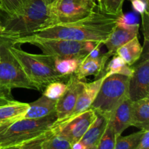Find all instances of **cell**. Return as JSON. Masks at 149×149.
Listing matches in <instances>:
<instances>
[{
  "label": "cell",
  "mask_w": 149,
  "mask_h": 149,
  "mask_svg": "<svg viewBox=\"0 0 149 149\" xmlns=\"http://www.w3.org/2000/svg\"><path fill=\"white\" fill-rule=\"evenodd\" d=\"M125 0H102L97 6V10L106 14L119 16L123 13L122 7Z\"/></svg>",
  "instance_id": "obj_26"
},
{
  "label": "cell",
  "mask_w": 149,
  "mask_h": 149,
  "mask_svg": "<svg viewBox=\"0 0 149 149\" xmlns=\"http://www.w3.org/2000/svg\"><path fill=\"white\" fill-rule=\"evenodd\" d=\"M2 31H3V27H2V26L0 24V33H1Z\"/></svg>",
  "instance_id": "obj_37"
},
{
  "label": "cell",
  "mask_w": 149,
  "mask_h": 149,
  "mask_svg": "<svg viewBox=\"0 0 149 149\" xmlns=\"http://www.w3.org/2000/svg\"><path fill=\"white\" fill-rule=\"evenodd\" d=\"M57 100H51L42 95L33 103H29V108L23 115V119H39L55 112Z\"/></svg>",
  "instance_id": "obj_18"
},
{
  "label": "cell",
  "mask_w": 149,
  "mask_h": 149,
  "mask_svg": "<svg viewBox=\"0 0 149 149\" xmlns=\"http://www.w3.org/2000/svg\"><path fill=\"white\" fill-rule=\"evenodd\" d=\"M56 23L50 6L43 0H26L20 14L14 17L7 16L0 37L26 36Z\"/></svg>",
  "instance_id": "obj_2"
},
{
  "label": "cell",
  "mask_w": 149,
  "mask_h": 149,
  "mask_svg": "<svg viewBox=\"0 0 149 149\" xmlns=\"http://www.w3.org/2000/svg\"><path fill=\"white\" fill-rule=\"evenodd\" d=\"M0 84L10 89L36 90L7 47V40L0 37Z\"/></svg>",
  "instance_id": "obj_7"
},
{
  "label": "cell",
  "mask_w": 149,
  "mask_h": 149,
  "mask_svg": "<svg viewBox=\"0 0 149 149\" xmlns=\"http://www.w3.org/2000/svg\"><path fill=\"white\" fill-rule=\"evenodd\" d=\"M2 11V10H1V4H0V13Z\"/></svg>",
  "instance_id": "obj_39"
},
{
  "label": "cell",
  "mask_w": 149,
  "mask_h": 149,
  "mask_svg": "<svg viewBox=\"0 0 149 149\" xmlns=\"http://www.w3.org/2000/svg\"><path fill=\"white\" fill-rule=\"evenodd\" d=\"M7 47L36 90H42L49 83L65 79L55 71L54 57L45 54L29 53L12 45L8 40Z\"/></svg>",
  "instance_id": "obj_3"
},
{
  "label": "cell",
  "mask_w": 149,
  "mask_h": 149,
  "mask_svg": "<svg viewBox=\"0 0 149 149\" xmlns=\"http://www.w3.org/2000/svg\"><path fill=\"white\" fill-rule=\"evenodd\" d=\"M95 118L96 113L90 109L71 119L55 122L49 131L64 138L72 145L81 140Z\"/></svg>",
  "instance_id": "obj_10"
},
{
  "label": "cell",
  "mask_w": 149,
  "mask_h": 149,
  "mask_svg": "<svg viewBox=\"0 0 149 149\" xmlns=\"http://www.w3.org/2000/svg\"><path fill=\"white\" fill-rule=\"evenodd\" d=\"M84 84V81L79 79L74 74L69 77L66 84V91L63 95L56 101L55 112L57 122L65 119L72 111Z\"/></svg>",
  "instance_id": "obj_11"
},
{
  "label": "cell",
  "mask_w": 149,
  "mask_h": 149,
  "mask_svg": "<svg viewBox=\"0 0 149 149\" xmlns=\"http://www.w3.org/2000/svg\"><path fill=\"white\" fill-rule=\"evenodd\" d=\"M132 119V101L129 97L124 100L115 109L109 122L111 125L116 137L131 126Z\"/></svg>",
  "instance_id": "obj_14"
},
{
  "label": "cell",
  "mask_w": 149,
  "mask_h": 149,
  "mask_svg": "<svg viewBox=\"0 0 149 149\" xmlns=\"http://www.w3.org/2000/svg\"><path fill=\"white\" fill-rule=\"evenodd\" d=\"M135 149H149V130L144 131L141 141Z\"/></svg>",
  "instance_id": "obj_32"
},
{
  "label": "cell",
  "mask_w": 149,
  "mask_h": 149,
  "mask_svg": "<svg viewBox=\"0 0 149 149\" xmlns=\"http://www.w3.org/2000/svg\"><path fill=\"white\" fill-rule=\"evenodd\" d=\"M138 31L139 28L127 29L115 26L107 40L104 42V45L107 47L108 53L111 56L114 55L118 48L138 36Z\"/></svg>",
  "instance_id": "obj_16"
},
{
  "label": "cell",
  "mask_w": 149,
  "mask_h": 149,
  "mask_svg": "<svg viewBox=\"0 0 149 149\" xmlns=\"http://www.w3.org/2000/svg\"><path fill=\"white\" fill-rule=\"evenodd\" d=\"M87 149H95V148H87Z\"/></svg>",
  "instance_id": "obj_41"
},
{
  "label": "cell",
  "mask_w": 149,
  "mask_h": 149,
  "mask_svg": "<svg viewBox=\"0 0 149 149\" xmlns=\"http://www.w3.org/2000/svg\"><path fill=\"white\" fill-rule=\"evenodd\" d=\"M29 108V103L13 101L0 106V125L13 123L22 119Z\"/></svg>",
  "instance_id": "obj_19"
},
{
  "label": "cell",
  "mask_w": 149,
  "mask_h": 149,
  "mask_svg": "<svg viewBox=\"0 0 149 149\" xmlns=\"http://www.w3.org/2000/svg\"><path fill=\"white\" fill-rule=\"evenodd\" d=\"M81 60L77 58H55L54 67L60 75L66 79L75 74Z\"/></svg>",
  "instance_id": "obj_21"
},
{
  "label": "cell",
  "mask_w": 149,
  "mask_h": 149,
  "mask_svg": "<svg viewBox=\"0 0 149 149\" xmlns=\"http://www.w3.org/2000/svg\"><path fill=\"white\" fill-rule=\"evenodd\" d=\"M111 55L108 52L102 53L97 58L86 56L81 60L79 66L74 75L79 80H84L90 76L95 78H100L105 75V68Z\"/></svg>",
  "instance_id": "obj_12"
},
{
  "label": "cell",
  "mask_w": 149,
  "mask_h": 149,
  "mask_svg": "<svg viewBox=\"0 0 149 149\" xmlns=\"http://www.w3.org/2000/svg\"><path fill=\"white\" fill-rule=\"evenodd\" d=\"M133 10L141 15L148 13V4L142 0H130Z\"/></svg>",
  "instance_id": "obj_31"
},
{
  "label": "cell",
  "mask_w": 149,
  "mask_h": 149,
  "mask_svg": "<svg viewBox=\"0 0 149 149\" xmlns=\"http://www.w3.org/2000/svg\"><path fill=\"white\" fill-rule=\"evenodd\" d=\"M117 17L95 10L87 17L77 21L57 23L23 36L78 42L93 41L104 44L116 26Z\"/></svg>",
  "instance_id": "obj_1"
},
{
  "label": "cell",
  "mask_w": 149,
  "mask_h": 149,
  "mask_svg": "<svg viewBox=\"0 0 149 149\" xmlns=\"http://www.w3.org/2000/svg\"><path fill=\"white\" fill-rule=\"evenodd\" d=\"M18 149H19V148H18Z\"/></svg>",
  "instance_id": "obj_42"
},
{
  "label": "cell",
  "mask_w": 149,
  "mask_h": 149,
  "mask_svg": "<svg viewBox=\"0 0 149 149\" xmlns=\"http://www.w3.org/2000/svg\"><path fill=\"white\" fill-rule=\"evenodd\" d=\"M67 90V84L62 81H55L49 83L45 87L42 95L51 100H58Z\"/></svg>",
  "instance_id": "obj_25"
},
{
  "label": "cell",
  "mask_w": 149,
  "mask_h": 149,
  "mask_svg": "<svg viewBox=\"0 0 149 149\" xmlns=\"http://www.w3.org/2000/svg\"><path fill=\"white\" fill-rule=\"evenodd\" d=\"M57 120L56 112L39 119H23L0 125V148L19 146L41 136L50 130Z\"/></svg>",
  "instance_id": "obj_4"
},
{
  "label": "cell",
  "mask_w": 149,
  "mask_h": 149,
  "mask_svg": "<svg viewBox=\"0 0 149 149\" xmlns=\"http://www.w3.org/2000/svg\"><path fill=\"white\" fill-rule=\"evenodd\" d=\"M42 146V149H71L69 141L49 130L45 135Z\"/></svg>",
  "instance_id": "obj_23"
},
{
  "label": "cell",
  "mask_w": 149,
  "mask_h": 149,
  "mask_svg": "<svg viewBox=\"0 0 149 149\" xmlns=\"http://www.w3.org/2000/svg\"><path fill=\"white\" fill-rule=\"evenodd\" d=\"M134 65L130 77L128 96L131 101L149 97V39H144L140 59Z\"/></svg>",
  "instance_id": "obj_8"
},
{
  "label": "cell",
  "mask_w": 149,
  "mask_h": 149,
  "mask_svg": "<svg viewBox=\"0 0 149 149\" xmlns=\"http://www.w3.org/2000/svg\"><path fill=\"white\" fill-rule=\"evenodd\" d=\"M129 80L130 77L121 74L105 77L90 109L110 119L118 106L129 97Z\"/></svg>",
  "instance_id": "obj_6"
},
{
  "label": "cell",
  "mask_w": 149,
  "mask_h": 149,
  "mask_svg": "<svg viewBox=\"0 0 149 149\" xmlns=\"http://www.w3.org/2000/svg\"><path fill=\"white\" fill-rule=\"evenodd\" d=\"M104 78L105 77L103 76L100 78L95 79L93 82L85 83L81 93L79 95L77 101L72 111L70 113V114L65 119L58 121V122L71 119V118L80 114L82 112L90 109L92 103L94 101L96 95L98 93L99 89H100V85H101ZM55 122H57V121H55Z\"/></svg>",
  "instance_id": "obj_13"
},
{
  "label": "cell",
  "mask_w": 149,
  "mask_h": 149,
  "mask_svg": "<svg viewBox=\"0 0 149 149\" xmlns=\"http://www.w3.org/2000/svg\"><path fill=\"white\" fill-rule=\"evenodd\" d=\"M142 1H145L146 3L147 4H148V0H142Z\"/></svg>",
  "instance_id": "obj_38"
},
{
  "label": "cell",
  "mask_w": 149,
  "mask_h": 149,
  "mask_svg": "<svg viewBox=\"0 0 149 149\" xmlns=\"http://www.w3.org/2000/svg\"><path fill=\"white\" fill-rule=\"evenodd\" d=\"M19 146H12V147H5V148H0V149H18Z\"/></svg>",
  "instance_id": "obj_36"
},
{
  "label": "cell",
  "mask_w": 149,
  "mask_h": 149,
  "mask_svg": "<svg viewBox=\"0 0 149 149\" xmlns=\"http://www.w3.org/2000/svg\"><path fill=\"white\" fill-rule=\"evenodd\" d=\"M131 126L149 130V97L132 101Z\"/></svg>",
  "instance_id": "obj_17"
},
{
  "label": "cell",
  "mask_w": 149,
  "mask_h": 149,
  "mask_svg": "<svg viewBox=\"0 0 149 149\" xmlns=\"http://www.w3.org/2000/svg\"><path fill=\"white\" fill-rule=\"evenodd\" d=\"M109 119L106 116L96 113V118L80 140L86 148H95L104 133Z\"/></svg>",
  "instance_id": "obj_15"
},
{
  "label": "cell",
  "mask_w": 149,
  "mask_h": 149,
  "mask_svg": "<svg viewBox=\"0 0 149 149\" xmlns=\"http://www.w3.org/2000/svg\"><path fill=\"white\" fill-rule=\"evenodd\" d=\"M26 0H0L1 10L7 17L18 15L23 10Z\"/></svg>",
  "instance_id": "obj_27"
},
{
  "label": "cell",
  "mask_w": 149,
  "mask_h": 149,
  "mask_svg": "<svg viewBox=\"0 0 149 149\" xmlns=\"http://www.w3.org/2000/svg\"><path fill=\"white\" fill-rule=\"evenodd\" d=\"M13 100H15L14 99L13 100V99H9V98H6V97H0V106L7 104V103H10V102L13 101Z\"/></svg>",
  "instance_id": "obj_34"
},
{
  "label": "cell",
  "mask_w": 149,
  "mask_h": 149,
  "mask_svg": "<svg viewBox=\"0 0 149 149\" xmlns=\"http://www.w3.org/2000/svg\"><path fill=\"white\" fill-rule=\"evenodd\" d=\"M146 130H140L127 136L116 137L114 149H135Z\"/></svg>",
  "instance_id": "obj_24"
},
{
  "label": "cell",
  "mask_w": 149,
  "mask_h": 149,
  "mask_svg": "<svg viewBox=\"0 0 149 149\" xmlns=\"http://www.w3.org/2000/svg\"><path fill=\"white\" fill-rule=\"evenodd\" d=\"M45 135L46 133L34 139L23 143L19 146V149H42V141L45 138Z\"/></svg>",
  "instance_id": "obj_30"
},
{
  "label": "cell",
  "mask_w": 149,
  "mask_h": 149,
  "mask_svg": "<svg viewBox=\"0 0 149 149\" xmlns=\"http://www.w3.org/2000/svg\"><path fill=\"white\" fill-rule=\"evenodd\" d=\"M102 1V0H97V1H98V3L100 2V1Z\"/></svg>",
  "instance_id": "obj_40"
},
{
  "label": "cell",
  "mask_w": 149,
  "mask_h": 149,
  "mask_svg": "<svg viewBox=\"0 0 149 149\" xmlns=\"http://www.w3.org/2000/svg\"><path fill=\"white\" fill-rule=\"evenodd\" d=\"M112 59L107 63L105 68V77L113 74H121L130 77L133 73V68L130 66L124 61L122 58L118 55H113Z\"/></svg>",
  "instance_id": "obj_22"
},
{
  "label": "cell",
  "mask_w": 149,
  "mask_h": 149,
  "mask_svg": "<svg viewBox=\"0 0 149 149\" xmlns=\"http://www.w3.org/2000/svg\"><path fill=\"white\" fill-rule=\"evenodd\" d=\"M11 90V89L7 88V87L0 84V97H6V98L9 99H13V96H12Z\"/></svg>",
  "instance_id": "obj_33"
},
{
  "label": "cell",
  "mask_w": 149,
  "mask_h": 149,
  "mask_svg": "<svg viewBox=\"0 0 149 149\" xmlns=\"http://www.w3.org/2000/svg\"><path fill=\"white\" fill-rule=\"evenodd\" d=\"M12 45L29 43L42 50V54L54 58H77L83 59L100 42L93 41L78 42L58 39H39L26 36L4 38ZM103 43V42H102Z\"/></svg>",
  "instance_id": "obj_5"
},
{
  "label": "cell",
  "mask_w": 149,
  "mask_h": 149,
  "mask_svg": "<svg viewBox=\"0 0 149 149\" xmlns=\"http://www.w3.org/2000/svg\"><path fill=\"white\" fill-rule=\"evenodd\" d=\"M43 1H45L47 4H48V5H50V4H52L55 0H43Z\"/></svg>",
  "instance_id": "obj_35"
},
{
  "label": "cell",
  "mask_w": 149,
  "mask_h": 149,
  "mask_svg": "<svg viewBox=\"0 0 149 149\" xmlns=\"http://www.w3.org/2000/svg\"><path fill=\"white\" fill-rule=\"evenodd\" d=\"M116 135L111 125L108 122L104 133L95 149H114Z\"/></svg>",
  "instance_id": "obj_28"
},
{
  "label": "cell",
  "mask_w": 149,
  "mask_h": 149,
  "mask_svg": "<svg viewBox=\"0 0 149 149\" xmlns=\"http://www.w3.org/2000/svg\"><path fill=\"white\" fill-rule=\"evenodd\" d=\"M116 26L123 29H138L139 28L138 17L133 13H127V14L122 13L118 16Z\"/></svg>",
  "instance_id": "obj_29"
},
{
  "label": "cell",
  "mask_w": 149,
  "mask_h": 149,
  "mask_svg": "<svg viewBox=\"0 0 149 149\" xmlns=\"http://www.w3.org/2000/svg\"><path fill=\"white\" fill-rule=\"evenodd\" d=\"M142 50L143 47L136 36L118 48L115 55L122 58L128 65L132 66L140 59Z\"/></svg>",
  "instance_id": "obj_20"
},
{
  "label": "cell",
  "mask_w": 149,
  "mask_h": 149,
  "mask_svg": "<svg viewBox=\"0 0 149 149\" xmlns=\"http://www.w3.org/2000/svg\"><path fill=\"white\" fill-rule=\"evenodd\" d=\"M49 6L57 23H65L87 17L97 5L95 0H55Z\"/></svg>",
  "instance_id": "obj_9"
}]
</instances>
